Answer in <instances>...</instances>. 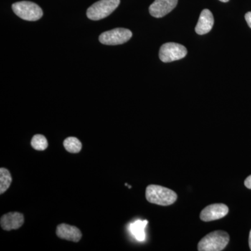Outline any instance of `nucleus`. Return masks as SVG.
Returning a JSON list of instances; mask_svg holds the SVG:
<instances>
[{
	"label": "nucleus",
	"instance_id": "nucleus-12",
	"mask_svg": "<svg viewBox=\"0 0 251 251\" xmlns=\"http://www.w3.org/2000/svg\"><path fill=\"white\" fill-rule=\"evenodd\" d=\"M148 224V221L147 220H144V221L137 220L130 224V232L138 242H144L146 238L145 227Z\"/></svg>",
	"mask_w": 251,
	"mask_h": 251
},
{
	"label": "nucleus",
	"instance_id": "nucleus-18",
	"mask_svg": "<svg viewBox=\"0 0 251 251\" xmlns=\"http://www.w3.org/2000/svg\"><path fill=\"white\" fill-rule=\"evenodd\" d=\"M249 247H250V249L251 251V230L250 232V234H249Z\"/></svg>",
	"mask_w": 251,
	"mask_h": 251
},
{
	"label": "nucleus",
	"instance_id": "nucleus-10",
	"mask_svg": "<svg viewBox=\"0 0 251 251\" xmlns=\"http://www.w3.org/2000/svg\"><path fill=\"white\" fill-rule=\"evenodd\" d=\"M56 234L60 239L74 242H78L82 238L80 229L75 226L66 224H60L57 226Z\"/></svg>",
	"mask_w": 251,
	"mask_h": 251
},
{
	"label": "nucleus",
	"instance_id": "nucleus-17",
	"mask_svg": "<svg viewBox=\"0 0 251 251\" xmlns=\"http://www.w3.org/2000/svg\"><path fill=\"white\" fill-rule=\"evenodd\" d=\"M244 185H245L246 187L251 189V175L248 176L246 179L245 181H244Z\"/></svg>",
	"mask_w": 251,
	"mask_h": 251
},
{
	"label": "nucleus",
	"instance_id": "nucleus-6",
	"mask_svg": "<svg viewBox=\"0 0 251 251\" xmlns=\"http://www.w3.org/2000/svg\"><path fill=\"white\" fill-rule=\"evenodd\" d=\"M187 52V49L181 44L166 43L160 49L159 57L163 62H174L184 58Z\"/></svg>",
	"mask_w": 251,
	"mask_h": 251
},
{
	"label": "nucleus",
	"instance_id": "nucleus-1",
	"mask_svg": "<svg viewBox=\"0 0 251 251\" xmlns=\"http://www.w3.org/2000/svg\"><path fill=\"white\" fill-rule=\"evenodd\" d=\"M148 202L161 206L173 204L177 199V195L173 190L158 185H150L146 188Z\"/></svg>",
	"mask_w": 251,
	"mask_h": 251
},
{
	"label": "nucleus",
	"instance_id": "nucleus-4",
	"mask_svg": "<svg viewBox=\"0 0 251 251\" xmlns=\"http://www.w3.org/2000/svg\"><path fill=\"white\" fill-rule=\"evenodd\" d=\"M16 16L27 21H36L42 17L44 13L39 5L29 1H18L12 5Z\"/></svg>",
	"mask_w": 251,
	"mask_h": 251
},
{
	"label": "nucleus",
	"instance_id": "nucleus-3",
	"mask_svg": "<svg viewBox=\"0 0 251 251\" xmlns=\"http://www.w3.org/2000/svg\"><path fill=\"white\" fill-rule=\"evenodd\" d=\"M120 0H100L87 9V16L92 21H99L108 17L118 7Z\"/></svg>",
	"mask_w": 251,
	"mask_h": 251
},
{
	"label": "nucleus",
	"instance_id": "nucleus-13",
	"mask_svg": "<svg viewBox=\"0 0 251 251\" xmlns=\"http://www.w3.org/2000/svg\"><path fill=\"white\" fill-rule=\"evenodd\" d=\"M12 182V176L7 169L0 168V194L6 192Z\"/></svg>",
	"mask_w": 251,
	"mask_h": 251
},
{
	"label": "nucleus",
	"instance_id": "nucleus-9",
	"mask_svg": "<svg viewBox=\"0 0 251 251\" xmlns=\"http://www.w3.org/2000/svg\"><path fill=\"white\" fill-rule=\"evenodd\" d=\"M24 216L21 213L9 212L1 216L0 224L1 228L10 231L20 228L24 224Z\"/></svg>",
	"mask_w": 251,
	"mask_h": 251
},
{
	"label": "nucleus",
	"instance_id": "nucleus-11",
	"mask_svg": "<svg viewBox=\"0 0 251 251\" xmlns=\"http://www.w3.org/2000/svg\"><path fill=\"white\" fill-rule=\"evenodd\" d=\"M214 24V18L212 13L209 9H204L200 16L196 31L199 35L207 34L212 29Z\"/></svg>",
	"mask_w": 251,
	"mask_h": 251
},
{
	"label": "nucleus",
	"instance_id": "nucleus-7",
	"mask_svg": "<svg viewBox=\"0 0 251 251\" xmlns=\"http://www.w3.org/2000/svg\"><path fill=\"white\" fill-rule=\"evenodd\" d=\"M229 212L228 206L224 204H213L201 211V219L204 222L216 221L225 217Z\"/></svg>",
	"mask_w": 251,
	"mask_h": 251
},
{
	"label": "nucleus",
	"instance_id": "nucleus-19",
	"mask_svg": "<svg viewBox=\"0 0 251 251\" xmlns=\"http://www.w3.org/2000/svg\"><path fill=\"white\" fill-rule=\"evenodd\" d=\"M219 1H222V2H227L229 0H219Z\"/></svg>",
	"mask_w": 251,
	"mask_h": 251
},
{
	"label": "nucleus",
	"instance_id": "nucleus-8",
	"mask_svg": "<svg viewBox=\"0 0 251 251\" xmlns=\"http://www.w3.org/2000/svg\"><path fill=\"white\" fill-rule=\"evenodd\" d=\"M178 0H155L150 5V14L153 17L159 18L166 16L176 7Z\"/></svg>",
	"mask_w": 251,
	"mask_h": 251
},
{
	"label": "nucleus",
	"instance_id": "nucleus-16",
	"mask_svg": "<svg viewBox=\"0 0 251 251\" xmlns=\"http://www.w3.org/2000/svg\"><path fill=\"white\" fill-rule=\"evenodd\" d=\"M245 19L248 25L249 26V27L251 28V11L247 13V14L245 15Z\"/></svg>",
	"mask_w": 251,
	"mask_h": 251
},
{
	"label": "nucleus",
	"instance_id": "nucleus-2",
	"mask_svg": "<svg viewBox=\"0 0 251 251\" xmlns=\"http://www.w3.org/2000/svg\"><path fill=\"white\" fill-rule=\"evenodd\" d=\"M229 236L223 230L214 231L202 238L198 245L199 251H221L227 247Z\"/></svg>",
	"mask_w": 251,
	"mask_h": 251
},
{
	"label": "nucleus",
	"instance_id": "nucleus-14",
	"mask_svg": "<svg viewBox=\"0 0 251 251\" xmlns=\"http://www.w3.org/2000/svg\"><path fill=\"white\" fill-rule=\"evenodd\" d=\"M63 144L66 150L70 153H79L82 150V143L75 137H69L67 139L64 140Z\"/></svg>",
	"mask_w": 251,
	"mask_h": 251
},
{
	"label": "nucleus",
	"instance_id": "nucleus-15",
	"mask_svg": "<svg viewBox=\"0 0 251 251\" xmlns=\"http://www.w3.org/2000/svg\"><path fill=\"white\" fill-rule=\"evenodd\" d=\"M31 145L34 150H38V151H44L49 147V143L44 135L36 134L33 136Z\"/></svg>",
	"mask_w": 251,
	"mask_h": 251
},
{
	"label": "nucleus",
	"instance_id": "nucleus-5",
	"mask_svg": "<svg viewBox=\"0 0 251 251\" xmlns=\"http://www.w3.org/2000/svg\"><path fill=\"white\" fill-rule=\"evenodd\" d=\"M131 31L125 28H116L102 33L99 41L104 45L116 46L125 44L132 37Z\"/></svg>",
	"mask_w": 251,
	"mask_h": 251
}]
</instances>
